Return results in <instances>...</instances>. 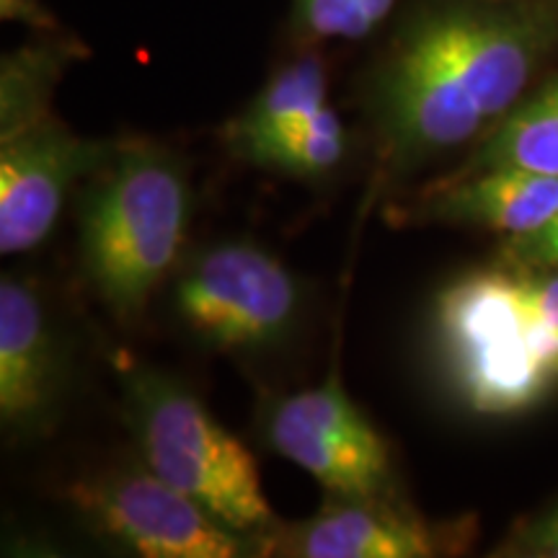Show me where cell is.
I'll list each match as a JSON object with an SVG mask.
<instances>
[{"label": "cell", "mask_w": 558, "mask_h": 558, "mask_svg": "<svg viewBox=\"0 0 558 558\" xmlns=\"http://www.w3.org/2000/svg\"><path fill=\"white\" fill-rule=\"evenodd\" d=\"M62 344L37 288L19 277L0 282V422L11 435L47 429L58 409Z\"/></svg>", "instance_id": "30bf717a"}, {"label": "cell", "mask_w": 558, "mask_h": 558, "mask_svg": "<svg viewBox=\"0 0 558 558\" xmlns=\"http://www.w3.org/2000/svg\"><path fill=\"white\" fill-rule=\"evenodd\" d=\"M324 107H329L326 62L318 54H303L271 73L248 107L228 124L226 140L239 143L243 137L295 124L308 120Z\"/></svg>", "instance_id": "5bb4252c"}, {"label": "cell", "mask_w": 558, "mask_h": 558, "mask_svg": "<svg viewBox=\"0 0 558 558\" xmlns=\"http://www.w3.org/2000/svg\"><path fill=\"white\" fill-rule=\"evenodd\" d=\"M558 209V177L522 169H481L432 194L427 215L492 228L514 241L538 233Z\"/></svg>", "instance_id": "8fae6325"}, {"label": "cell", "mask_w": 558, "mask_h": 558, "mask_svg": "<svg viewBox=\"0 0 558 558\" xmlns=\"http://www.w3.org/2000/svg\"><path fill=\"white\" fill-rule=\"evenodd\" d=\"M0 251L37 248L58 222L75 179L99 173L120 150L114 140H88L54 117L0 140Z\"/></svg>", "instance_id": "ba28073f"}, {"label": "cell", "mask_w": 558, "mask_h": 558, "mask_svg": "<svg viewBox=\"0 0 558 558\" xmlns=\"http://www.w3.org/2000/svg\"><path fill=\"white\" fill-rule=\"evenodd\" d=\"M235 156L295 177H324L337 169L347 153V130L333 107H324L308 120L262 132L230 143Z\"/></svg>", "instance_id": "4fadbf2b"}, {"label": "cell", "mask_w": 558, "mask_h": 558, "mask_svg": "<svg viewBox=\"0 0 558 558\" xmlns=\"http://www.w3.org/2000/svg\"><path fill=\"white\" fill-rule=\"evenodd\" d=\"M522 169L558 177V78L520 101L478 150L473 171Z\"/></svg>", "instance_id": "7c38bea8"}, {"label": "cell", "mask_w": 558, "mask_h": 558, "mask_svg": "<svg viewBox=\"0 0 558 558\" xmlns=\"http://www.w3.org/2000/svg\"><path fill=\"white\" fill-rule=\"evenodd\" d=\"M520 282L535 313L558 333V275H522Z\"/></svg>", "instance_id": "e0dca14e"}, {"label": "cell", "mask_w": 558, "mask_h": 558, "mask_svg": "<svg viewBox=\"0 0 558 558\" xmlns=\"http://www.w3.org/2000/svg\"><path fill=\"white\" fill-rule=\"evenodd\" d=\"M124 411L145 465L156 476L251 538L275 527L251 452L190 388L158 369L137 367L124 378Z\"/></svg>", "instance_id": "3957f363"}, {"label": "cell", "mask_w": 558, "mask_h": 558, "mask_svg": "<svg viewBox=\"0 0 558 558\" xmlns=\"http://www.w3.org/2000/svg\"><path fill=\"white\" fill-rule=\"evenodd\" d=\"M518 254L525 262L558 269V209L538 233L527 235V239H518Z\"/></svg>", "instance_id": "ac0fdd59"}, {"label": "cell", "mask_w": 558, "mask_h": 558, "mask_svg": "<svg viewBox=\"0 0 558 558\" xmlns=\"http://www.w3.org/2000/svg\"><path fill=\"white\" fill-rule=\"evenodd\" d=\"M300 303L292 271L248 241L207 248L177 284L179 318L220 349L277 344L295 326Z\"/></svg>", "instance_id": "5b68a950"}, {"label": "cell", "mask_w": 558, "mask_h": 558, "mask_svg": "<svg viewBox=\"0 0 558 558\" xmlns=\"http://www.w3.org/2000/svg\"><path fill=\"white\" fill-rule=\"evenodd\" d=\"M399 0H295L292 26L303 41H360L390 16Z\"/></svg>", "instance_id": "2e32d148"}, {"label": "cell", "mask_w": 558, "mask_h": 558, "mask_svg": "<svg viewBox=\"0 0 558 558\" xmlns=\"http://www.w3.org/2000/svg\"><path fill=\"white\" fill-rule=\"evenodd\" d=\"M550 41L533 9L445 3L416 13L367 86L383 150L399 169L469 143L518 107Z\"/></svg>", "instance_id": "6da1fadb"}, {"label": "cell", "mask_w": 558, "mask_h": 558, "mask_svg": "<svg viewBox=\"0 0 558 558\" xmlns=\"http://www.w3.org/2000/svg\"><path fill=\"white\" fill-rule=\"evenodd\" d=\"M520 548L527 556L558 558V507L522 533Z\"/></svg>", "instance_id": "d6986e66"}, {"label": "cell", "mask_w": 558, "mask_h": 558, "mask_svg": "<svg viewBox=\"0 0 558 558\" xmlns=\"http://www.w3.org/2000/svg\"><path fill=\"white\" fill-rule=\"evenodd\" d=\"M0 13H3V21H21L32 29H54L52 13L41 5V0H0Z\"/></svg>", "instance_id": "ffe728a7"}, {"label": "cell", "mask_w": 558, "mask_h": 558, "mask_svg": "<svg viewBox=\"0 0 558 558\" xmlns=\"http://www.w3.org/2000/svg\"><path fill=\"white\" fill-rule=\"evenodd\" d=\"M264 432L279 456L311 473L333 497L388 494L393 465L386 439L337 375L271 403Z\"/></svg>", "instance_id": "52a82bcc"}, {"label": "cell", "mask_w": 558, "mask_h": 558, "mask_svg": "<svg viewBox=\"0 0 558 558\" xmlns=\"http://www.w3.org/2000/svg\"><path fill=\"white\" fill-rule=\"evenodd\" d=\"M442 527L386 494L333 497L326 509L290 527L262 533V554L300 558H427L448 550Z\"/></svg>", "instance_id": "9c48e42d"}, {"label": "cell", "mask_w": 558, "mask_h": 558, "mask_svg": "<svg viewBox=\"0 0 558 558\" xmlns=\"http://www.w3.org/2000/svg\"><path fill=\"white\" fill-rule=\"evenodd\" d=\"M70 499L96 533L137 556L235 558L259 548V541L228 527L148 465L78 481Z\"/></svg>", "instance_id": "8992f818"}, {"label": "cell", "mask_w": 558, "mask_h": 558, "mask_svg": "<svg viewBox=\"0 0 558 558\" xmlns=\"http://www.w3.org/2000/svg\"><path fill=\"white\" fill-rule=\"evenodd\" d=\"M192 192L184 166L153 143H120L81 209L83 267L104 303L137 316L186 239Z\"/></svg>", "instance_id": "7a4b0ae2"}, {"label": "cell", "mask_w": 558, "mask_h": 558, "mask_svg": "<svg viewBox=\"0 0 558 558\" xmlns=\"http://www.w3.org/2000/svg\"><path fill=\"white\" fill-rule=\"evenodd\" d=\"M437 333L458 393L478 414H514L538 403L558 375L527 333L520 277L481 271L437 300Z\"/></svg>", "instance_id": "277c9868"}, {"label": "cell", "mask_w": 558, "mask_h": 558, "mask_svg": "<svg viewBox=\"0 0 558 558\" xmlns=\"http://www.w3.org/2000/svg\"><path fill=\"white\" fill-rule=\"evenodd\" d=\"M78 52L81 47L73 41H47L5 54L0 75V135L9 137L50 117L54 83Z\"/></svg>", "instance_id": "9a60e30c"}]
</instances>
